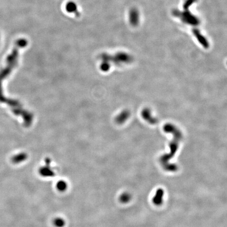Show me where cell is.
<instances>
[{"label": "cell", "mask_w": 227, "mask_h": 227, "mask_svg": "<svg viewBox=\"0 0 227 227\" xmlns=\"http://www.w3.org/2000/svg\"><path fill=\"white\" fill-rule=\"evenodd\" d=\"M177 16H179L181 20L185 23L189 24L191 25L196 26L199 24L200 21L197 16H195L194 14L189 12H182V13L178 12Z\"/></svg>", "instance_id": "5b68a950"}, {"label": "cell", "mask_w": 227, "mask_h": 227, "mask_svg": "<svg viewBox=\"0 0 227 227\" xmlns=\"http://www.w3.org/2000/svg\"><path fill=\"white\" fill-rule=\"evenodd\" d=\"M196 1V0H186L184 4V8L185 10H187L189 8V7L192 5V3H194Z\"/></svg>", "instance_id": "2e32d148"}, {"label": "cell", "mask_w": 227, "mask_h": 227, "mask_svg": "<svg viewBox=\"0 0 227 227\" xmlns=\"http://www.w3.org/2000/svg\"><path fill=\"white\" fill-rule=\"evenodd\" d=\"M129 22L132 26H137L140 21V13L138 9L135 8L129 10Z\"/></svg>", "instance_id": "52a82bcc"}, {"label": "cell", "mask_w": 227, "mask_h": 227, "mask_svg": "<svg viewBox=\"0 0 227 227\" xmlns=\"http://www.w3.org/2000/svg\"><path fill=\"white\" fill-rule=\"evenodd\" d=\"M192 33L195 38H197V40L199 42V43L201 44V45L203 46V48H209V42L207 40V38L201 33L199 29L194 28L192 30Z\"/></svg>", "instance_id": "ba28073f"}, {"label": "cell", "mask_w": 227, "mask_h": 227, "mask_svg": "<svg viewBox=\"0 0 227 227\" xmlns=\"http://www.w3.org/2000/svg\"><path fill=\"white\" fill-rule=\"evenodd\" d=\"M164 195V192L162 189H159L156 192V195H155L153 202L155 205H159L161 203H162V197Z\"/></svg>", "instance_id": "4fadbf2b"}, {"label": "cell", "mask_w": 227, "mask_h": 227, "mask_svg": "<svg viewBox=\"0 0 227 227\" xmlns=\"http://www.w3.org/2000/svg\"><path fill=\"white\" fill-rule=\"evenodd\" d=\"M130 195L129 194H122L121 195V197L119 198V199L122 203H126L127 202H129L130 200Z\"/></svg>", "instance_id": "9a60e30c"}, {"label": "cell", "mask_w": 227, "mask_h": 227, "mask_svg": "<svg viewBox=\"0 0 227 227\" xmlns=\"http://www.w3.org/2000/svg\"><path fill=\"white\" fill-rule=\"evenodd\" d=\"M101 59L102 60L100 66L101 70L103 72H107L110 68L112 64L119 65L122 63H129L132 60V58L127 54L119 53L114 55L103 54L101 55Z\"/></svg>", "instance_id": "3957f363"}, {"label": "cell", "mask_w": 227, "mask_h": 227, "mask_svg": "<svg viewBox=\"0 0 227 227\" xmlns=\"http://www.w3.org/2000/svg\"><path fill=\"white\" fill-rule=\"evenodd\" d=\"M28 44V40L25 38H22L17 40L12 52L6 58V64L0 70V103L6 104L10 107L14 114L18 116L22 117L24 126L26 127L32 125L33 121V115L25 110L18 101L5 96L2 89V83L8 77L13 69L16 67L19 56V50L25 48Z\"/></svg>", "instance_id": "6da1fadb"}, {"label": "cell", "mask_w": 227, "mask_h": 227, "mask_svg": "<svg viewBox=\"0 0 227 227\" xmlns=\"http://www.w3.org/2000/svg\"><path fill=\"white\" fill-rule=\"evenodd\" d=\"M64 10L67 14H72L75 16H79V8L77 3L73 1L69 0L66 2L64 5Z\"/></svg>", "instance_id": "8992f818"}, {"label": "cell", "mask_w": 227, "mask_h": 227, "mask_svg": "<svg viewBox=\"0 0 227 227\" xmlns=\"http://www.w3.org/2000/svg\"><path fill=\"white\" fill-rule=\"evenodd\" d=\"M164 130L165 132L172 133L174 136V139L172 140L170 142V152L169 154L164 155L160 158V162L162 165L163 166L164 169H165L167 171H170V167L168 165L169 160L170 158H172L174 156L175 154L176 153V151L178 149L179 142L182 139V132L178 129L177 127L175 126L174 125L170 124H167L164 126Z\"/></svg>", "instance_id": "7a4b0ae2"}, {"label": "cell", "mask_w": 227, "mask_h": 227, "mask_svg": "<svg viewBox=\"0 0 227 227\" xmlns=\"http://www.w3.org/2000/svg\"><path fill=\"white\" fill-rule=\"evenodd\" d=\"M142 116L143 119H145L147 122H148L151 124H155L157 122V119L152 116L150 110L149 109L145 108L144 110H142Z\"/></svg>", "instance_id": "9c48e42d"}, {"label": "cell", "mask_w": 227, "mask_h": 227, "mask_svg": "<svg viewBox=\"0 0 227 227\" xmlns=\"http://www.w3.org/2000/svg\"><path fill=\"white\" fill-rule=\"evenodd\" d=\"M68 183L64 180H59L56 182V188L59 192H64L68 189Z\"/></svg>", "instance_id": "7c38bea8"}, {"label": "cell", "mask_w": 227, "mask_h": 227, "mask_svg": "<svg viewBox=\"0 0 227 227\" xmlns=\"http://www.w3.org/2000/svg\"><path fill=\"white\" fill-rule=\"evenodd\" d=\"M129 116V113L128 111H124L120 113L116 118V122L119 124H122L126 121Z\"/></svg>", "instance_id": "8fae6325"}, {"label": "cell", "mask_w": 227, "mask_h": 227, "mask_svg": "<svg viewBox=\"0 0 227 227\" xmlns=\"http://www.w3.org/2000/svg\"><path fill=\"white\" fill-rule=\"evenodd\" d=\"M53 224L55 227H64L66 225V221L63 218L58 217L54 219Z\"/></svg>", "instance_id": "5bb4252c"}, {"label": "cell", "mask_w": 227, "mask_h": 227, "mask_svg": "<svg viewBox=\"0 0 227 227\" xmlns=\"http://www.w3.org/2000/svg\"><path fill=\"white\" fill-rule=\"evenodd\" d=\"M38 172L43 177H53L55 175V172L51 166V160L49 158H46L45 165L39 168Z\"/></svg>", "instance_id": "277c9868"}, {"label": "cell", "mask_w": 227, "mask_h": 227, "mask_svg": "<svg viewBox=\"0 0 227 227\" xmlns=\"http://www.w3.org/2000/svg\"><path fill=\"white\" fill-rule=\"evenodd\" d=\"M28 158V155L26 152H22L14 155L12 158L13 162L15 164H19L24 162Z\"/></svg>", "instance_id": "30bf717a"}]
</instances>
